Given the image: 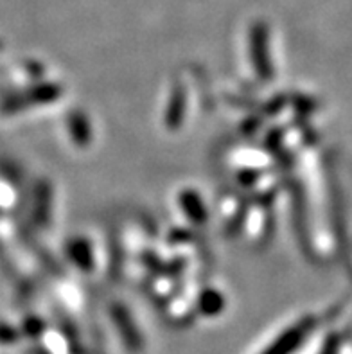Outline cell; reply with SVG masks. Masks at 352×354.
I'll return each mask as SVG.
<instances>
[{
	"instance_id": "1",
	"label": "cell",
	"mask_w": 352,
	"mask_h": 354,
	"mask_svg": "<svg viewBox=\"0 0 352 354\" xmlns=\"http://www.w3.org/2000/svg\"><path fill=\"white\" fill-rule=\"evenodd\" d=\"M300 335H302V329H299V331H291L288 333L282 340L277 342V346L272 347V349L268 351V354H286L290 353V351H293V347L299 344L300 340Z\"/></svg>"
}]
</instances>
